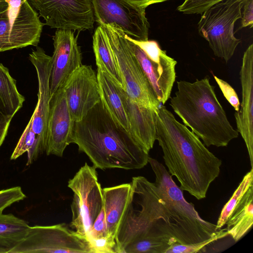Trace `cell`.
Returning <instances> with one entry per match:
<instances>
[{"label": "cell", "instance_id": "1", "mask_svg": "<svg viewBox=\"0 0 253 253\" xmlns=\"http://www.w3.org/2000/svg\"><path fill=\"white\" fill-rule=\"evenodd\" d=\"M148 163L155 182L142 176L132 178L130 199L117 230L120 240L128 245L143 238H174L191 244L216 235L220 229L200 216L165 167L150 157Z\"/></svg>", "mask_w": 253, "mask_h": 253}, {"label": "cell", "instance_id": "2", "mask_svg": "<svg viewBox=\"0 0 253 253\" xmlns=\"http://www.w3.org/2000/svg\"><path fill=\"white\" fill-rule=\"evenodd\" d=\"M156 140L169 172L177 179L181 189L198 200L205 198L219 175L221 160L164 105L156 111Z\"/></svg>", "mask_w": 253, "mask_h": 253}, {"label": "cell", "instance_id": "3", "mask_svg": "<svg viewBox=\"0 0 253 253\" xmlns=\"http://www.w3.org/2000/svg\"><path fill=\"white\" fill-rule=\"evenodd\" d=\"M72 143L77 145L96 169H138L148 163L149 153L116 123L101 100L74 123Z\"/></svg>", "mask_w": 253, "mask_h": 253}, {"label": "cell", "instance_id": "4", "mask_svg": "<svg viewBox=\"0 0 253 253\" xmlns=\"http://www.w3.org/2000/svg\"><path fill=\"white\" fill-rule=\"evenodd\" d=\"M169 105L207 147H225L239 132L230 123L208 76L194 82L179 81Z\"/></svg>", "mask_w": 253, "mask_h": 253}, {"label": "cell", "instance_id": "5", "mask_svg": "<svg viewBox=\"0 0 253 253\" xmlns=\"http://www.w3.org/2000/svg\"><path fill=\"white\" fill-rule=\"evenodd\" d=\"M101 25L115 58L124 89L138 104L157 111L161 103L126 38L125 33L116 24Z\"/></svg>", "mask_w": 253, "mask_h": 253}, {"label": "cell", "instance_id": "6", "mask_svg": "<svg viewBox=\"0 0 253 253\" xmlns=\"http://www.w3.org/2000/svg\"><path fill=\"white\" fill-rule=\"evenodd\" d=\"M244 0H224L201 14L199 34L209 42L214 55L227 62L241 42L234 33L236 22L242 17Z\"/></svg>", "mask_w": 253, "mask_h": 253}, {"label": "cell", "instance_id": "7", "mask_svg": "<svg viewBox=\"0 0 253 253\" xmlns=\"http://www.w3.org/2000/svg\"><path fill=\"white\" fill-rule=\"evenodd\" d=\"M44 24L28 0L0 3V52L38 46Z\"/></svg>", "mask_w": 253, "mask_h": 253}, {"label": "cell", "instance_id": "8", "mask_svg": "<svg viewBox=\"0 0 253 253\" xmlns=\"http://www.w3.org/2000/svg\"><path fill=\"white\" fill-rule=\"evenodd\" d=\"M96 169L85 163L68 182V187L74 193L70 227L85 240L103 207L102 188Z\"/></svg>", "mask_w": 253, "mask_h": 253}, {"label": "cell", "instance_id": "9", "mask_svg": "<svg viewBox=\"0 0 253 253\" xmlns=\"http://www.w3.org/2000/svg\"><path fill=\"white\" fill-rule=\"evenodd\" d=\"M125 37L156 98L164 105L170 98L176 79L177 61L168 55L156 41H139L127 35Z\"/></svg>", "mask_w": 253, "mask_h": 253}, {"label": "cell", "instance_id": "10", "mask_svg": "<svg viewBox=\"0 0 253 253\" xmlns=\"http://www.w3.org/2000/svg\"><path fill=\"white\" fill-rule=\"evenodd\" d=\"M92 253L88 242L65 223L30 226L25 237L7 253Z\"/></svg>", "mask_w": 253, "mask_h": 253}, {"label": "cell", "instance_id": "11", "mask_svg": "<svg viewBox=\"0 0 253 253\" xmlns=\"http://www.w3.org/2000/svg\"><path fill=\"white\" fill-rule=\"evenodd\" d=\"M51 28L81 31L93 28L91 0H28Z\"/></svg>", "mask_w": 253, "mask_h": 253}, {"label": "cell", "instance_id": "12", "mask_svg": "<svg viewBox=\"0 0 253 253\" xmlns=\"http://www.w3.org/2000/svg\"><path fill=\"white\" fill-rule=\"evenodd\" d=\"M95 21L99 25L114 24L131 38L148 40L149 23L145 8L126 0H91Z\"/></svg>", "mask_w": 253, "mask_h": 253}, {"label": "cell", "instance_id": "13", "mask_svg": "<svg viewBox=\"0 0 253 253\" xmlns=\"http://www.w3.org/2000/svg\"><path fill=\"white\" fill-rule=\"evenodd\" d=\"M73 120H82L100 100L97 73L90 65H82L63 85Z\"/></svg>", "mask_w": 253, "mask_h": 253}, {"label": "cell", "instance_id": "14", "mask_svg": "<svg viewBox=\"0 0 253 253\" xmlns=\"http://www.w3.org/2000/svg\"><path fill=\"white\" fill-rule=\"evenodd\" d=\"M78 35L75 36V32L72 30L57 29L52 37L54 51L51 56L49 81L50 97L83 65Z\"/></svg>", "mask_w": 253, "mask_h": 253}, {"label": "cell", "instance_id": "15", "mask_svg": "<svg viewBox=\"0 0 253 253\" xmlns=\"http://www.w3.org/2000/svg\"><path fill=\"white\" fill-rule=\"evenodd\" d=\"M74 123L62 85L50 98L45 151L47 155L62 157L66 147L72 143Z\"/></svg>", "mask_w": 253, "mask_h": 253}, {"label": "cell", "instance_id": "16", "mask_svg": "<svg viewBox=\"0 0 253 253\" xmlns=\"http://www.w3.org/2000/svg\"><path fill=\"white\" fill-rule=\"evenodd\" d=\"M242 99L234 114L237 130L243 139L253 169V44L244 53L240 71Z\"/></svg>", "mask_w": 253, "mask_h": 253}, {"label": "cell", "instance_id": "17", "mask_svg": "<svg viewBox=\"0 0 253 253\" xmlns=\"http://www.w3.org/2000/svg\"><path fill=\"white\" fill-rule=\"evenodd\" d=\"M29 59L37 71L39 91L38 102L28 123L45 149L46 126L50 98L49 81L51 56L47 55L42 47L37 46L36 50H33L29 54Z\"/></svg>", "mask_w": 253, "mask_h": 253}, {"label": "cell", "instance_id": "18", "mask_svg": "<svg viewBox=\"0 0 253 253\" xmlns=\"http://www.w3.org/2000/svg\"><path fill=\"white\" fill-rule=\"evenodd\" d=\"M121 94L127 114L129 133L147 153L156 140V111L140 105L131 100L123 87Z\"/></svg>", "mask_w": 253, "mask_h": 253}, {"label": "cell", "instance_id": "19", "mask_svg": "<svg viewBox=\"0 0 253 253\" xmlns=\"http://www.w3.org/2000/svg\"><path fill=\"white\" fill-rule=\"evenodd\" d=\"M131 191L130 183L102 189L103 209L108 234L115 238L128 203Z\"/></svg>", "mask_w": 253, "mask_h": 253}, {"label": "cell", "instance_id": "20", "mask_svg": "<svg viewBox=\"0 0 253 253\" xmlns=\"http://www.w3.org/2000/svg\"><path fill=\"white\" fill-rule=\"evenodd\" d=\"M97 77L101 102L116 123L129 133L128 120L121 91L122 87L98 68Z\"/></svg>", "mask_w": 253, "mask_h": 253}, {"label": "cell", "instance_id": "21", "mask_svg": "<svg viewBox=\"0 0 253 253\" xmlns=\"http://www.w3.org/2000/svg\"><path fill=\"white\" fill-rule=\"evenodd\" d=\"M253 224V185L246 190L228 215L225 224L227 232L239 241Z\"/></svg>", "mask_w": 253, "mask_h": 253}, {"label": "cell", "instance_id": "22", "mask_svg": "<svg viewBox=\"0 0 253 253\" xmlns=\"http://www.w3.org/2000/svg\"><path fill=\"white\" fill-rule=\"evenodd\" d=\"M92 39L97 68L105 72L114 83L123 88L117 63L102 25H99L95 29Z\"/></svg>", "mask_w": 253, "mask_h": 253}, {"label": "cell", "instance_id": "23", "mask_svg": "<svg viewBox=\"0 0 253 253\" xmlns=\"http://www.w3.org/2000/svg\"><path fill=\"white\" fill-rule=\"evenodd\" d=\"M24 101V97L17 90L16 81L9 74L8 68L0 63V111L12 118Z\"/></svg>", "mask_w": 253, "mask_h": 253}, {"label": "cell", "instance_id": "24", "mask_svg": "<svg viewBox=\"0 0 253 253\" xmlns=\"http://www.w3.org/2000/svg\"><path fill=\"white\" fill-rule=\"evenodd\" d=\"M30 226L12 213H0V247L8 251L26 236Z\"/></svg>", "mask_w": 253, "mask_h": 253}, {"label": "cell", "instance_id": "25", "mask_svg": "<svg viewBox=\"0 0 253 253\" xmlns=\"http://www.w3.org/2000/svg\"><path fill=\"white\" fill-rule=\"evenodd\" d=\"M45 151V147L28 123L11 155L10 160H16L24 153L27 152L26 166H29Z\"/></svg>", "mask_w": 253, "mask_h": 253}, {"label": "cell", "instance_id": "26", "mask_svg": "<svg viewBox=\"0 0 253 253\" xmlns=\"http://www.w3.org/2000/svg\"><path fill=\"white\" fill-rule=\"evenodd\" d=\"M174 243L177 242L174 238H141L128 244L124 253H166Z\"/></svg>", "mask_w": 253, "mask_h": 253}, {"label": "cell", "instance_id": "27", "mask_svg": "<svg viewBox=\"0 0 253 253\" xmlns=\"http://www.w3.org/2000/svg\"><path fill=\"white\" fill-rule=\"evenodd\" d=\"M252 185H253V169H251V170L244 176L229 200L223 207L216 224L218 229H220L225 225L227 217L234 207L246 190Z\"/></svg>", "mask_w": 253, "mask_h": 253}, {"label": "cell", "instance_id": "28", "mask_svg": "<svg viewBox=\"0 0 253 253\" xmlns=\"http://www.w3.org/2000/svg\"><path fill=\"white\" fill-rule=\"evenodd\" d=\"M227 235L228 234L226 229H220L216 235L204 242L191 244L174 243L167 250L166 253H201L208 245Z\"/></svg>", "mask_w": 253, "mask_h": 253}, {"label": "cell", "instance_id": "29", "mask_svg": "<svg viewBox=\"0 0 253 253\" xmlns=\"http://www.w3.org/2000/svg\"><path fill=\"white\" fill-rule=\"evenodd\" d=\"M224 0H184L177 10L185 14H202L214 4Z\"/></svg>", "mask_w": 253, "mask_h": 253}, {"label": "cell", "instance_id": "30", "mask_svg": "<svg viewBox=\"0 0 253 253\" xmlns=\"http://www.w3.org/2000/svg\"><path fill=\"white\" fill-rule=\"evenodd\" d=\"M92 253H116L115 238L110 235L98 238H90L87 240Z\"/></svg>", "mask_w": 253, "mask_h": 253}, {"label": "cell", "instance_id": "31", "mask_svg": "<svg viewBox=\"0 0 253 253\" xmlns=\"http://www.w3.org/2000/svg\"><path fill=\"white\" fill-rule=\"evenodd\" d=\"M26 197L20 186L0 190V213L13 203L23 200Z\"/></svg>", "mask_w": 253, "mask_h": 253}, {"label": "cell", "instance_id": "32", "mask_svg": "<svg viewBox=\"0 0 253 253\" xmlns=\"http://www.w3.org/2000/svg\"><path fill=\"white\" fill-rule=\"evenodd\" d=\"M213 78L222 92L224 97L234 108L236 112L240 108V100L234 89L226 81L213 75Z\"/></svg>", "mask_w": 253, "mask_h": 253}, {"label": "cell", "instance_id": "33", "mask_svg": "<svg viewBox=\"0 0 253 253\" xmlns=\"http://www.w3.org/2000/svg\"><path fill=\"white\" fill-rule=\"evenodd\" d=\"M103 207L97 216L87 235L86 240L90 238H98L108 235Z\"/></svg>", "mask_w": 253, "mask_h": 253}, {"label": "cell", "instance_id": "34", "mask_svg": "<svg viewBox=\"0 0 253 253\" xmlns=\"http://www.w3.org/2000/svg\"><path fill=\"white\" fill-rule=\"evenodd\" d=\"M242 8L241 24L242 28L253 26V0H244Z\"/></svg>", "mask_w": 253, "mask_h": 253}, {"label": "cell", "instance_id": "35", "mask_svg": "<svg viewBox=\"0 0 253 253\" xmlns=\"http://www.w3.org/2000/svg\"><path fill=\"white\" fill-rule=\"evenodd\" d=\"M12 119L4 115L0 110V147L7 135Z\"/></svg>", "mask_w": 253, "mask_h": 253}, {"label": "cell", "instance_id": "36", "mask_svg": "<svg viewBox=\"0 0 253 253\" xmlns=\"http://www.w3.org/2000/svg\"><path fill=\"white\" fill-rule=\"evenodd\" d=\"M128 2L133 4L139 7H141L144 8H146L149 5L162 2L164 1H167L168 0H126Z\"/></svg>", "mask_w": 253, "mask_h": 253}, {"label": "cell", "instance_id": "37", "mask_svg": "<svg viewBox=\"0 0 253 253\" xmlns=\"http://www.w3.org/2000/svg\"><path fill=\"white\" fill-rule=\"evenodd\" d=\"M8 251V249L0 247V253H7Z\"/></svg>", "mask_w": 253, "mask_h": 253}, {"label": "cell", "instance_id": "38", "mask_svg": "<svg viewBox=\"0 0 253 253\" xmlns=\"http://www.w3.org/2000/svg\"><path fill=\"white\" fill-rule=\"evenodd\" d=\"M6 0H0V3L1 2H3L4 1H5Z\"/></svg>", "mask_w": 253, "mask_h": 253}]
</instances>
